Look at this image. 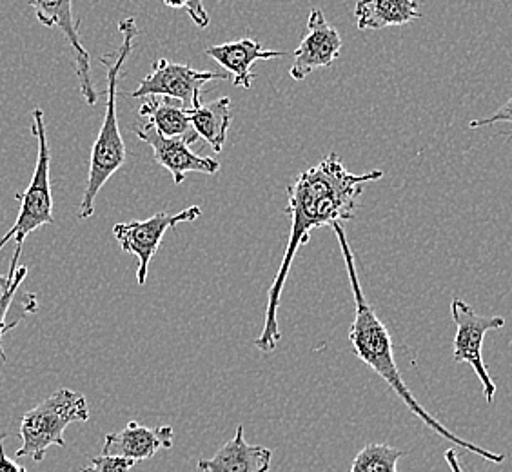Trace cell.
<instances>
[{"instance_id": "6da1fadb", "label": "cell", "mask_w": 512, "mask_h": 472, "mask_svg": "<svg viewBox=\"0 0 512 472\" xmlns=\"http://www.w3.org/2000/svg\"><path fill=\"white\" fill-rule=\"evenodd\" d=\"M382 177V169L355 175L345 168L342 158L331 153L320 164L300 173L295 182L287 187L286 213L291 217V233L282 264L269 287L264 327L255 340L258 351L273 353L282 338L278 325V307L296 251L309 244L311 231L316 227L344 224L353 220L356 217L358 198L364 195L365 184L376 182Z\"/></svg>"}, {"instance_id": "7a4b0ae2", "label": "cell", "mask_w": 512, "mask_h": 472, "mask_svg": "<svg viewBox=\"0 0 512 472\" xmlns=\"http://www.w3.org/2000/svg\"><path fill=\"white\" fill-rule=\"evenodd\" d=\"M331 227L335 229L338 244H340V249H342L345 269H347L349 284H351V293H353V298H355V320H353L351 331H349V340H351L356 356L369 369H373L384 380L385 384L393 389L396 396L407 405V409L414 416H418L429 429H433L434 433L438 434V436H442L445 440H449L454 445L462 447V449L469 451V453L478 454L480 458L487 460V462H505V454L485 451L482 447H478V445H474V443L467 442V440H463L460 436H456L447 427H444L442 423L438 422L434 416L427 413L422 405L418 404V400L414 398V394L411 393V389L407 387L402 374L398 371V365H396V360H394L393 338L389 335L384 322L376 315L373 305L369 304L367 298H365L364 289H362L360 278H358V271H356L355 255H353V249L349 246L347 236H345L344 224H333Z\"/></svg>"}, {"instance_id": "3957f363", "label": "cell", "mask_w": 512, "mask_h": 472, "mask_svg": "<svg viewBox=\"0 0 512 472\" xmlns=\"http://www.w3.org/2000/svg\"><path fill=\"white\" fill-rule=\"evenodd\" d=\"M119 31L122 35L119 50L100 57V64L106 68V77H108L106 113L100 126L99 137L91 149L88 184L84 189L79 213H77L80 220H88L95 215V200L99 197L100 189L106 186L109 178L126 164V144L120 135L119 115H117V89H119L122 68L128 62L129 55L135 50V39L140 33L137 20L133 17L120 20Z\"/></svg>"}, {"instance_id": "277c9868", "label": "cell", "mask_w": 512, "mask_h": 472, "mask_svg": "<svg viewBox=\"0 0 512 472\" xmlns=\"http://www.w3.org/2000/svg\"><path fill=\"white\" fill-rule=\"evenodd\" d=\"M88 420V400L77 391L59 389L22 416L19 429L22 447L15 454L17 458H31L40 463L53 445L66 447L64 431L68 425Z\"/></svg>"}, {"instance_id": "5b68a950", "label": "cell", "mask_w": 512, "mask_h": 472, "mask_svg": "<svg viewBox=\"0 0 512 472\" xmlns=\"http://www.w3.org/2000/svg\"><path fill=\"white\" fill-rule=\"evenodd\" d=\"M31 117H33L31 131L39 144L37 164H35L30 186L26 187V191L15 195L20 204L19 215L10 231L0 238V251L10 240H15V251L22 253L24 242L33 231H37L42 226H51L55 222L50 180V142H48V131L44 122V111L40 108L33 109Z\"/></svg>"}, {"instance_id": "8992f818", "label": "cell", "mask_w": 512, "mask_h": 472, "mask_svg": "<svg viewBox=\"0 0 512 472\" xmlns=\"http://www.w3.org/2000/svg\"><path fill=\"white\" fill-rule=\"evenodd\" d=\"M227 73L215 71H198L188 64H178L171 60L158 59L153 62L151 73L131 91V99H151L166 97L177 100L184 108L191 111L202 106V88L211 80H226Z\"/></svg>"}, {"instance_id": "52a82bcc", "label": "cell", "mask_w": 512, "mask_h": 472, "mask_svg": "<svg viewBox=\"0 0 512 472\" xmlns=\"http://www.w3.org/2000/svg\"><path fill=\"white\" fill-rule=\"evenodd\" d=\"M451 316L456 324V336H454V362L456 364H469L474 373L482 382L483 394L489 404L494 402L496 385L491 374L483 362V340L489 331L502 329L507 324L503 316H482L474 311L471 305L460 298H454L451 302Z\"/></svg>"}, {"instance_id": "ba28073f", "label": "cell", "mask_w": 512, "mask_h": 472, "mask_svg": "<svg viewBox=\"0 0 512 472\" xmlns=\"http://www.w3.org/2000/svg\"><path fill=\"white\" fill-rule=\"evenodd\" d=\"M202 217V207L191 206L175 215L157 213L148 220H135V222H120L113 227V235L119 240L124 253L137 256V282L144 286L148 280L149 264L153 256L157 255L162 238L169 229L177 227L182 222H195Z\"/></svg>"}, {"instance_id": "9c48e42d", "label": "cell", "mask_w": 512, "mask_h": 472, "mask_svg": "<svg viewBox=\"0 0 512 472\" xmlns=\"http://www.w3.org/2000/svg\"><path fill=\"white\" fill-rule=\"evenodd\" d=\"M344 40L335 26L325 19L324 11L311 10L307 20L306 35L300 40L298 48L293 53V66L289 75L293 80H306L309 73L318 68H329L335 64Z\"/></svg>"}, {"instance_id": "30bf717a", "label": "cell", "mask_w": 512, "mask_h": 472, "mask_svg": "<svg viewBox=\"0 0 512 472\" xmlns=\"http://www.w3.org/2000/svg\"><path fill=\"white\" fill-rule=\"evenodd\" d=\"M30 6L42 26L59 28L62 35L68 39L69 46L75 53V71H77V79H79L80 93L88 106H95L99 100V93L91 79V57L80 42V20L75 19V15H73V4L71 2L31 0Z\"/></svg>"}, {"instance_id": "8fae6325", "label": "cell", "mask_w": 512, "mask_h": 472, "mask_svg": "<svg viewBox=\"0 0 512 472\" xmlns=\"http://www.w3.org/2000/svg\"><path fill=\"white\" fill-rule=\"evenodd\" d=\"M135 135L144 140L149 148L153 149L155 162L169 171L175 184H182L188 173H206L217 175L220 171V162L211 157H198L189 148L188 142L182 138H166L158 133L153 124H142L135 129Z\"/></svg>"}, {"instance_id": "7c38bea8", "label": "cell", "mask_w": 512, "mask_h": 472, "mask_svg": "<svg viewBox=\"0 0 512 472\" xmlns=\"http://www.w3.org/2000/svg\"><path fill=\"white\" fill-rule=\"evenodd\" d=\"M171 447H173V427L162 425L157 429H149L131 420L122 431L108 434L104 438L102 454L126 458L137 463L149 460L158 451L171 449Z\"/></svg>"}, {"instance_id": "4fadbf2b", "label": "cell", "mask_w": 512, "mask_h": 472, "mask_svg": "<svg viewBox=\"0 0 512 472\" xmlns=\"http://www.w3.org/2000/svg\"><path fill=\"white\" fill-rule=\"evenodd\" d=\"M206 55L226 69L235 88L251 89L255 82L251 66L258 60L282 59L287 51L266 50L258 40L240 39L211 46L207 48Z\"/></svg>"}, {"instance_id": "5bb4252c", "label": "cell", "mask_w": 512, "mask_h": 472, "mask_svg": "<svg viewBox=\"0 0 512 472\" xmlns=\"http://www.w3.org/2000/svg\"><path fill=\"white\" fill-rule=\"evenodd\" d=\"M273 451L262 445H249L244 438V425H238L235 436L218 449L209 460L197 463L200 472H269Z\"/></svg>"}, {"instance_id": "9a60e30c", "label": "cell", "mask_w": 512, "mask_h": 472, "mask_svg": "<svg viewBox=\"0 0 512 472\" xmlns=\"http://www.w3.org/2000/svg\"><path fill=\"white\" fill-rule=\"evenodd\" d=\"M138 115L149 118V124H153L162 137L182 138L189 146H193L200 138L193 129L188 109L175 100L166 97L146 99L140 104Z\"/></svg>"}, {"instance_id": "2e32d148", "label": "cell", "mask_w": 512, "mask_h": 472, "mask_svg": "<svg viewBox=\"0 0 512 472\" xmlns=\"http://www.w3.org/2000/svg\"><path fill=\"white\" fill-rule=\"evenodd\" d=\"M356 24L360 30H384L405 26L420 19V4L414 0H360L355 6Z\"/></svg>"}, {"instance_id": "e0dca14e", "label": "cell", "mask_w": 512, "mask_h": 472, "mask_svg": "<svg viewBox=\"0 0 512 472\" xmlns=\"http://www.w3.org/2000/svg\"><path fill=\"white\" fill-rule=\"evenodd\" d=\"M189 118L193 129L200 138H204L215 153H220L226 144L227 131L231 126V99H220L209 102L207 106H200L189 111Z\"/></svg>"}, {"instance_id": "ac0fdd59", "label": "cell", "mask_w": 512, "mask_h": 472, "mask_svg": "<svg viewBox=\"0 0 512 472\" xmlns=\"http://www.w3.org/2000/svg\"><path fill=\"white\" fill-rule=\"evenodd\" d=\"M405 451L387 443H369L356 454L351 472H398V462Z\"/></svg>"}, {"instance_id": "d6986e66", "label": "cell", "mask_w": 512, "mask_h": 472, "mask_svg": "<svg viewBox=\"0 0 512 472\" xmlns=\"http://www.w3.org/2000/svg\"><path fill=\"white\" fill-rule=\"evenodd\" d=\"M26 276H28V267L19 266V269H17V275L13 278L11 289L8 291V295L4 296V298L0 300V342H2V338H4V335H6L8 331H11L13 327H17V325H19V320H15V322H8V315H10L11 304H13L15 296L19 293L22 282L26 280ZM0 358L6 362V354L2 351V345H0Z\"/></svg>"}, {"instance_id": "ffe728a7", "label": "cell", "mask_w": 512, "mask_h": 472, "mask_svg": "<svg viewBox=\"0 0 512 472\" xmlns=\"http://www.w3.org/2000/svg\"><path fill=\"white\" fill-rule=\"evenodd\" d=\"M137 463L117 456H97L80 472H131Z\"/></svg>"}, {"instance_id": "44dd1931", "label": "cell", "mask_w": 512, "mask_h": 472, "mask_svg": "<svg viewBox=\"0 0 512 472\" xmlns=\"http://www.w3.org/2000/svg\"><path fill=\"white\" fill-rule=\"evenodd\" d=\"M166 6L168 8H175V10L188 11L189 17L197 24L200 30H206L207 26H209V15H207L204 4L198 2V0H195V2H169L168 0Z\"/></svg>"}, {"instance_id": "7402d4cb", "label": "cell", "mask_w": 512, "mask_h": 472, "mask_svg": "<svg viewBox=\"0 0 512 472\" xmlns=\"http://www.w3.org/2000/svg\"><path fill=\"white\" fill-rule=\"evenodd\" d=\"M498 122H509V124H512V97L503 104L502 108L498 109V111H494L491 117L476 118V120H473V122L469 124V128H487V126H493V124H498ZM509 138H512V131L511 137Z\"/></svg>"}, {"instance_id": "603a6c76", "label": "cell", "mask_w": 512, "mask_h": 472, "mask_svg": "<svg viewBox=\"0 0 512 472\" xmlns=\"http://www.w3.org/2000/svg\"><path fill=\"white\" fill-rule=\"evenodd\" d=\"M4 434H0V472H28L20 463L11 460L10 456L4 451Z\"/></svg>"}, {"instance_id": "cb8c5ba5", "label": "cell", "mask_w": 512, "mask_h": 472, "mask_svg": "<svg viewBox=\"0 0 512 472\" xmlns=\"http://www.w3.org/2000/svg\"><path fill=\"white\" fill-rule=\"evenodd\" d=\"M445 462H447V465H449L451 472H463L462 467H460V462H458V456H456V451H454V449L445 451Z\"/></svg>"}, {"instance_id": "d4e9b609", "label": "cell", "mask_w": 512, "mask_h": 472, "mask_svg": "<svg viewBox=\"0 0 512 472\" xmlns=\"http://www.w3.org/2000/svg\"><path fill=\"white\" fill-rule=\"evenodd\" d=\"M17 275V273H15ZM15 278V276H13ZM13 278L6 275H0V300L4 298V296L8 295V291L11 289V284H13Z\"/></svg>"}]
</instances>
